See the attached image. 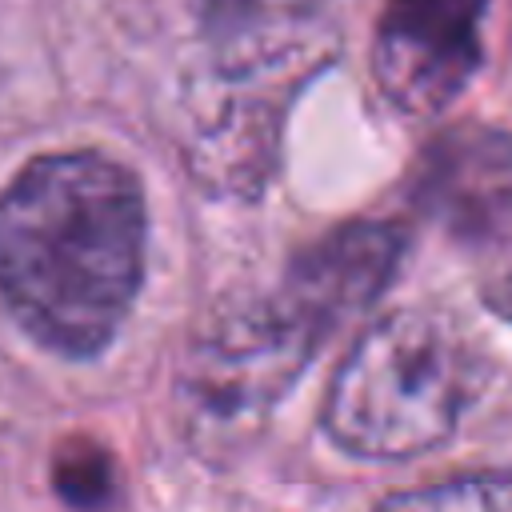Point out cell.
Returning <instances> with one entry per match:
<instances>
[{"instance_id":"6da1fadb","label":"cell","mask_w":512,"mask_h":512,"mask_svg":"<svg viewBox=\"0 0 512 512\" xmlns=\"http://www.w3.org/2000/svg\"><path fill=\"white\" fill-rule=\"evenodd\" d=\"M140 180L100 152H52L0 192V300L60 356L100 352L144 276Z\"/></svg>"},{"instance_id":"8992f818","label":"cell","mask_w":512,"mask_h":512,"mask_svg":"<svg viewBox=\"0 0 512 512\" xmlns=\"http://www.w3.org/2000/svg\"><path fill=\"white\" fill-rule=\"evenodd\" d=\"M376 512H512V472L456 476L388 496Z\"/></svg>"},{"instance_id":"52a82bcc","label":"cell","mask_w":512,"mask_h":512,"mask_svg":"<svg viewBox=\"0 0 512 512\" xmlns=\"http://www.w3.org/2000/svg\"><path fill=\"white\" fill-rule=\"evenodd\" d=\"M320 4L324 0H196L204 24L220 36H232V40L268 36L280 24L312 16Z\"/></svg>"},{"instance_id":"7a4b0ae2","label":"cell","mask_w":512,"mask_h":512,"mask_svg":"<svg viewBox=\"0 0 512 512\" xmlns=\"http://www.w3.org/2000/svg\"><path fill=\"white\" fill-rule=\"evenodd\" d=\"M472 380V352L448 316L396 308L344 356L324 400V432L364 460L420 456L456 432Z\"/></svg>"},{"instance_id":"ba28073f","label":"cell","mask_w":512,"mask_h":512,"mask_svg":"<svg viewBox=\"0 0 512 512\" xmlns=\"http://www.w3.org/2000/svg\"><path fill=\"white\" fill-rule=\"evenodd\" d=\"M480 300L504 324H512V228L492 244V256L480 272Z\"/></svg>"},{"instance_id":"277c9868","label":"cell","mask_w":512,"mask_h":512,"mask_svg":"<svg viewBox=\"0 0 512 512\" xmlns=\"http://www.w3.org/2000/svg\"><path fill=\"white\" fill-rule=\"evenodd\" d=\"M492 0H388L372 32V80L404 116L444 112L484 60Z\"/></svg>"},{"instance_id":"3957f363","label":"cell","mask_w":512,"mask_h":512,"mask_svg":"<svg viewBox=\"0 0 512 512\" xmlns=\"http://www.w3.org/2000/svg\"><path fill=\"white\" fill-rule=\"evenodd\" d=\"M324 344L328 336L284 284L232 304L188 348L176 388L184 432L200 448L240 444Z\"/></svg>"},{"instance_id":"5b68a950","label":"cell","mask_w":512,"mask_h":512,"mask_svg":"<svg viewBox=\"0 0 512 512\" xmlns=\"http://www.w3.org/2000/svg\"><path fill=\"white\" fill-rule=\"evenodd\" d=\"M416 200L460 236H504L512 228V136L484 124L436 136L416 172Z\"/></svg>"}]
</instances>
